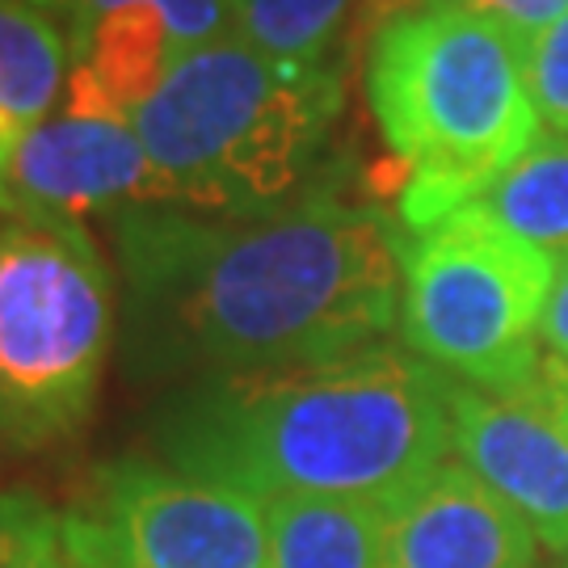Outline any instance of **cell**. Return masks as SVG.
<instances>
[{
  "mask_svg": "<svg viewBox=\"0 0 568 568\" xmlns=\"http://www.w3.org/2000/svg\"><path fill=\"white\" fill-rule=\"evenodd\" d=\"M126 366L244 375L337 363L400 328L405 241L375 206L307 194L265 215H114Z\"/></svg>",
  "mask_w": 568,
  "mask_h": 568,
  "instance_id": "obj_1",
  "label": "cell"
},
{
  "mask_svg": "<svg viewBox=\"0 0 568 568\" xmlns=\"http://www.w3.org/2000/svg\"><path fill=\"white\" fill-rule=\"evenodd\" d=\"M450 375L375 345L337 363L206 375L164 396L152 447L169 467L257 501L392 506L450 450Z\"/></svg>",
  "mask_w": 568,
  "mask_h": 568,
  "instance_id": "obj_2",
  "label": "cell"
},
{
  "mask_svg": "<svg viewBox=\"0 0 568 568\" xmlns=\"http://www.w3.org/2000/svg\"><path fill=\"white\" fill-rule=\"evenodd\" d=\"M366 98L405 164L408 232L480 199L544 135L527 42L455 0H422L375 30Z\"/></svg>",
  "mask_w": 568,
  "mask_h": 568,
  "instance_id": "obj_3",
  "label": "cell"
},
{
  "mask_svg": "<svg viewBox=\"0 0 568 568\" xmlns=\"http://www.w3.org/2000/svg\"><path fill=\"white\" fill-rule=\"evenodd\" d=\"M337 81L286 68L241 34L185 51L140 105V131L178 211L265 215L291 203L328 140Z\"/></svg>",
  "mask_w": 568,
  "mask_h": 568,
  "instance_id": "obj_4",
  "label": "cell"
},
{
  "mask_svg": "<svg viewBox=\"0 0 568 568\" xmlns=\"http://www.w3.org/2000/svg\"><path fill=\"white\" fill-rule=\"evenodd\" d=\"M119 337L114 274L81 224L0 220V443L39 455L72 443Z\"/></svg>",
  "mask_w": 568,
  "mask_h": 568,
  "instance_id": "obj_5",
  "label": "cell"
},
{
  "mask_svg": "<svg viewBox=\"0 0 568 568\" xmlns=\"http://www.w3.org/2000/svg\"><path fill=\"white\" fill-rule=\"evenodd\" d=\"M560 262L493 224L476 203L405 241L400 337L450 379L509 396L539 371Z\"/></svg>",
  "mask_w": 568,
  "mask_h": 568,
  "instance_id": "obj_6",
  "label": "cell"
},
{
  "mask_svg": "<svg viewBox=\"0 0 568 568\" xmlns=\"http://www.w3.org/2000/svg\"><path fill=\"white\" fill-rule=\"evenodd\" d=\"M84 568H265L270 509L241 488L122 455L93 467L63 509Z\"/></svg>",
  "mask_w": 568,
  "mask_h": 568,
  "instance_id": "obj_7",
  "label": "cell"
},
{
  "mask_svg": "<svg viewBox=\"0 0 568 568\" xmlns=\"http://www.w3.org/2000/svg\"><path fill=\"white\" fill-rule=\"evenodd\" d=\"M450 450L518 509L539 548L568 560V363H539L523 392L450 379Z\"/></svg>",
  "mask_w": 568,
  "mask_h": 568,
  "instance_id": "obj_8",
  "label": "cell"
},
{
  "mask_svg": "<svg viewBox=\"0 0 568 568\" xmlns=\"http://www.w3.org/2000/svg\"><path fill=\"white\" fill-rule=\"evenodd\" d=\"M0 211L81 224L119 211H178V194L135 122L60 110L21 135L0 164Z\"/></svg>",
  "mask_w": 568,
  "mask_h": 568,
  "instance_id": "obj_9",
  "label": "cell"
},
{
  "mask_svg": "<svg viewBox=\"0 0 568 568\" xmlns=\"http://www.w3.org/2000/svg\"><path fill=\"white\" fill-rule=\"evenodd\" d=\"M379 568H539V539L467 464H438L387 506Z\"/></svg>",
  "mask_w": 568,
  "mask_h": 568,
  "instance_id": "obj_10",
  "label": "cell"
},
{
  "mask_svg": "<svg viewBox=\"0 0 568 568\" xmlns=\"http://www.w3.org/2000/svg\"><path fill=\"white\" fill-rule=\"evenodd\" d=\"M72 72L63 110L93 119L135 122L140 105L161 89L169 68L182 60L169 21L148 9H114L72 30Z\"/></svg>",
  "mask_w": 568,
  "mask_h": 568,
  "instance_id": "obj_11",
  "label": "cell"
},
{
  "mask_svg": "<svg viewBox=\"0 0 568 568\" xmlns=\"http://www.w3.org/2000/svg\"><path fill=\"white\" fill-rule=\"evenodd\" d=\"M72 42L39 0H0V164L68 93Z\"/></svg>",
  "mask_w": 568,
  "mask_h": 568,
  "instance_id": "obj_12",
  "label": "cell"
},
{
  "mask_svg": "<svg viewBox=\"0 0 568 568\" xmlns=\"http://www.w3.org/2000/svg\"><path fill=\"white\" fill-rule=\"evenodd\" d=\"M265 568H379L387 506L354 497H278Z\"/></svg>",
  "mask_w": 568,
  "mask_h": 568,
  "instance_id": "obj_13",
  "label": "cell"
},
{
  "mask_svg": "<svg viewBox=\"0 0 568 568\" xmlns=\"http://www.w3.org/2000/svg\"><path fill=\"white\" fill-rule=\"evenodd\" d=\"M471 203L518 241L568 257V135H539L506 173H497Z\"/></svg>",
  "mask_w": 568,
  "mask_h": 568,
  "instance_id": "obj_14",
  "label": "cell"
},
{
  "mask_svg": "<svg viewBox=\"0 0 568 568\" xmlns=\"http://www.w3.org/2000/svg\"><path fill=\"white\" fill-rule=\"evenodd\" d=\"M354 0H236V34L286 68H325Z\"/></svg>",
  "mask_w": 568,
  "mask_h": 568,
  "instance_id": "obj_15",
  "label": "cell"
},
{
  "mask_svg": "<svg viewBox=\"0 0 568 568\" xmlns=\"http://www.w3.org/2000/svg\"><path fill=\"white\" fill-rule=\"evenodd\" d=\"M0 568H84L68 544L63 509L30 488L0 493Z\"/></svg>",
  "mask_w": 568,
  "mask_h": 568,
  "instance_id": "obj_16",
  "label": "cell"
},
{
  "mask_svg": "<svg viewBox=\"0 0 568 568\" xmlns=\"http://www.w3.org/2000/svg\"><path fill=\"white\" fill-rule=\"evenodd\" d=\"M42 9H55L68 18V30H77L84 21L114 13V9H131V4H148L169 21V34L178 42V51H199L206 42L236 34V0H39Z\"/></svg>",
  "mask_w": 568,
  "mask_h": 568,
  "instance_id": "obj_17",
  "label": "cell"
},
{
  "mask_svg": "<svg viewBox=\"0 0 568 568\" xmlns=\"http://www.w3.org/2000/svg\"><path fill=\"white\" fill-rule=\"evenodd\" d=\"M527 81L548 135H568V13L527 47Z\"/></svg>",
  "mask_w": 568,
  "mask_h": 568,
  "instance_id": "obj_18",
  "label": "cell"
},
{
  "mask_svg": "<svg viewBox=\"0 0 568 568\" xmlns=\"http://www.w3.org/2000/svg\"><path fill=\"white\" fill-rule=\"evenodd\" d=\"M480 18L497 21L501 30H509L514 39H523L530 47V39H539L548 26L568 13V0H455Z\"/></svg>",
  "mask_w": 568,
  "mask_h": 568,
  "instance_id": "obj_19",
  "label": "cell"
},
{
  "mask_svg": "<svg viewBox=\"0 0 568 568\" xmlns=\"http://www.w3.org/2000/svg\"><path fill=\"white\" fill-rule=\"evenodd\" d=\"M544 345H548L560 363H568V257L560 262L548 312H544Z\"/></svg>",
  "mask_w": 568,
  "mask_h": 568,
  "instance_id": "obj_20",
  "label": "cell"
},
{
  "mask_svg": "<svg viewBox=\"0 0 568 568\" xmlns=\"http://www.w3.org/2000/svg\"><path fill=\"white\" fill-rule=\"evenodd\" d=\"M413 4H422V0H363L366 26H371V30H379L384 21H392L396 13H405V9H413Z\"/></svg>",
  "mask_w": 568,
  "mask_h": 568,
  "instance_id": "obj_21",
  "label": "cell"
},
{
  "mask_svg": "<svg viewBox=\"0 0 568 568\" xmlns=\"http://www.w3.org/2000/svg\"><path fill=\"white\" fill-rule=\"evenodd\" d=\"M556 568H568V560H565V565H556Z\"/></svg>",
  "mask_w": 568,
  "mask_h": 568,
  "instance_id": "obj_22",
  "label": "cell"
}]
</instances>
